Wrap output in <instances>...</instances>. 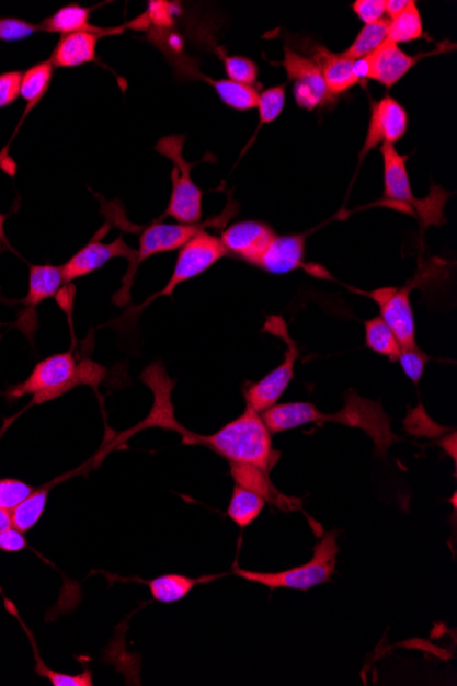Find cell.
I'll return each instance as SVG.
<instances>
[{"label": "cell", "instance_id": "6da1fadb", "mask_svg": "<svg viewBox=\"0 0 457 686\" xmlns=\"http://www.w3.org/2000/svg\"><path fill=\"white\" fill-rule=\"evenodd\" d=\"M261 414L264 425L272 435L318 422L359 427L373 438L376 453L382 457L387 455L390 446L400 441L390 427L389 416L385 413L381 402L362 398L354 389L346 392L344 408L335 414H322L316 405L306 402L275 404Z\"/></svg>", "mask_w": 457, "mask_h": 686}, {"label": "cell", "instance_id": "7a4b0ae2", "mask_svg": "<svg viewBox=\"0 0 457 686\" xmlns=\"http://www.w3.org/2000/svg\"><path fill=\"white\" fill-rule=\"evenodd\" d=\"M174 431L184 436L185 444H201L212 448L229 460L230 465H251L270 473L279 458L262 414L248 404L244 413L212 436H196L180 425Z\"/></svg>", "mask_w": 457, "mask_h": 686}, {"label": "cell", "instance_id": "3957f363", "mask_svg": "<svg viewBox=\"0 0 457 686\" xmlns=\"http://www.w3.org/2000/svg\"><path fill=\"white\" fill-rule=\"evenodd\" d=\"M384 158V197L385 205H390L405 213H414L420 219L422 228L432 225H442L444 219V205L448 199V192L433 190L432 195L425 199H418L412 194L409 170H407V157L401 156L395 146H381Z\"/></svg>", "mask_w": 457, "mask_h": 686}, {"label": "cell", "instance_id": "277c9868", "mask_svg": "<svg viewBox=\"0 0 457 686\" xmlns=\"http://www.w3.org/2000/svg\"><path fill=\"white\" fill-rule=\"evenodd\" d=\"M339 536V530L328 531L313 547L311 561L302 567L275 573L251 572L236 567L233 573L251 583L266 586L270 591L281 588L310 591L332 580L340 552Z\"/></svg>", "mask_w": 457, "mask_h": 686}, {"label": "cell", "instance_id": "5b68a950", "mask_svg": "<svg viewBox=\"0 0 457 686\" xmlns=\"http://www.w3.org/2000/svg\"><path fill=\"white\" fill-rule=\"evenodd\" d=\"M185 136H169L158 141L156 150L168 157L174 163L172 170V196L167 210V216L172 217L179 224H201L202 191L191 178L195 163L186 162L183 157Z\"/></svg>", "mask_w": 457, "mask_h": 686}, {"label": "cell", "instance_id": "8992f818", "mask_svg": "<svg viewBox=\"0 0 457 686\" xmlns=\"http://www.w3.org/2000/svg\"><path fill=\"white\" fill-rule=\"evenodd\" d=\"M264 329L274 336L283 339L286 343V351L283 364L275 367L261 381L250 384L244 389L247 404L258 413H263V411L278 403L286 388L294 380L296 361L299 359V348H297L295 340L290 338L283 318L278 316L269 317Z\"/></svg>", "mask_w": 457, "mask_h": 686}, {"label": "cell", "instance_id": "52a82bcc", "mask_svg": "<svg viewBox=\"0 0 457 686\" xmlns=\"http://www.w3.org/2000/svg\"><path fill=\"white\" fill-rule=\"evenodd\" d=\"M77 371V362L71 353L49 356L37 364L24 382L11 388L10 399L33 395V403L42 404L62 397L68 391Z\"/></svg>", "mask_w": 457, "mask_h": 686}, {"label": "cell", "instance_id": "ba28073f", "mask_svg": "<svg viewBox=\"0 0 457 686\" xmlns=\"http://www.w3.org/2000/svg\"><path fill=\"white\" fill-rule=\"evenodd\" d=\"M227 254L221 239L202 230L188 243L181 247L172 277L161 295L172 296L180 284L201 276Z\"/></svg>", "mask_w": 457, "mask_h": 686}, {"label": "cell", "instance_id": "9c48e42d", "mask_svg": "<svg viewBox=\"0 0 457 686\" xmlns=\"http://www.w3.org/2000/svg\"><path fill=\"white\" fill-rule=\"evenodd\" d=\"M284 53V68L288 80L294 82V96L299 107L316 110L333 101L334 98L330 95L316 60L305 57L288 46L285 47Z\"/></svg>", "mask_w": 457, "mask_h": 686}, {"label": "cell", "instance_id": "30bf717a", "mask_svg": "<svg viewBox=\"0 0 457 686\" xmlns=\"http://www.w3.org/2000/svg\"><path fill=\"white\" fill-rule=\"evenodd\" d=\"M379 307L381 318L393 332L401 350L416 347L415 317L409 288H379L368 294Z\"/></svg>", "mask_w": 457, "mask_h": 686}, {"label": "cell", "instance_id": "8fae6325", "mask_svg": "<svg viewBox=\"0 0 457 686\" xmlns=\"http://www.w3.org/2000/svg\"><path fill=\"white\" fill-rule=\"evenodd\" d=\"M409 129V114L405 108L387 95L372 103L370 124H368L365 145L362 147L361 161L378 146H395Z\"/></svg>", "mask_w": 457, "mask_h": 686}, {"label": "cell", "instance_id": "7c38bea8", "mask_svg": "<svg viewBox=\"0 0 457 686\" xmlns=\"http://www.w3.org/2000/svg\"><path fill=\"white\" fill-rule=\"evenodd\" d=\"M208 225L214 224H153L151 227L146 228L145 232L141 233L140 247L139 250H137L134 263L130 265L128 278L130 274L135 273L141 262H145L150 256L162 254V252L181 249V247L188 243L192 238H195L197 233L205 230Z\"/></svg>", "mask_w": 457, "mask_h": 686}, {"label": "cell", "instance_id": "4fadbf2b", "mask_svg": "<svg viewBox=\"0 0 457 686\" xmlns=\"http://www.w3.org/2000/svg\"><path fill=\"white\" fill-rule=\"evenodd\" d=\"M275 238V232L266 224L256 221H242L230 225L224 230L221 241L227 252L242 258L256 266L259 258L267 249L270 241Z\"/></svg>", "mask_w": 457, "mask_h": 686}, {"label": "cell", "instance_id": "5bb4252c", "mask_svg": "<svg viewBox=\"0 0 457 686\" xmlns=\"http://www.w3.org/2000/svg\"><path fill=\"white\" fill-rule=\"evenodd\" d=\"M137 251L132 250L128 244L125 243L123 238H118L113 243H91L84 247V249L77 252L73 258H70L66 265L62 266L64 283L73 282V279L81 278L91 274L98 268L106 265L107 262L114 260L117 256L128 258L134 263Z\"/></svg>", "mask_w": 457, "mask_h": 686}, {"label": "cell", "instance_id": "9a60e30c", "mask_svg": "<svg viewBox=\"0 0 457 686\" xmlns=\"http://www.w3.org/2000/svg\"><path fill=\"white\" fill-rule=\"evenodd\" d=\"M365 59L368 68L367 80L377 81L387 88L398 84L416 62L415 57H411L390 41L385 42Z\"/></svg>", "mask_w": 457, "mask_h": 686}, {"label": "cell", "instance_id": "2e32d148", "mask_svg": "<svg viewBox=\"0 0 457 686\" xmlns=\"http://www.w3.org/2000/svg\"><path fill=\"white\" fill-rule=\"evenodd\" d=\"M306 255V236H277L270 241L256 263L258 267L273 274H286L302 266Z\"/></svg>", "mask_w": 457, "mask_h": 686}, {"label": "cell", "instance_id": "e0dca14e", "mask_svg": "<svg viewBox=\"0 0 457 686\" xmlns=\"http://www.w3.org/2000/svg\"><path fill=\"white\" fill-rule=\"evenodd\" d=\"M230 473L233 476L237 485L255 492L256 495L274 504L275 507L283 510V512H294V510L301 508L299 499L283 495L270 481L269 473L255 468V466L233 464L230 465Z\"/></svg>", "mask_w": 457, "mask_h": 686}, {"label": "cell", "instance_id": "ac0fdd59", "mask_svg": "<svg viewBox=\"0 0 457 686\" xmlns=\"http://www.w3.org/2000/svg\"><path fill=\"white\" fill-rule=\"evenodd\" d=\"M311 59L316 60L327 82L328 91L333 98L341 95L352 87L359 84L354 70L355 60L346 58L343 53L329 52L323 46L312 48Z\"/></svg>", "mask_w": 457, "mask_h": 686}, {"label": "cell", "instance_id": "d6986e66", "mask_svg": "<svg viewBox=\"0 0 457 686\" xmlns=\"http://www.w3.org/2000/svg\"><path fill=\"white\" fill-rule=\"evenodd\" d=\"M99 38L101 35L98 31H81L64 35L49 60L54 68H76V66L93 62L96 59Z\"/></svg>", "mask_w": 457, "mask_h": 686}, {"label": "cell", "instance_id": "ffe728a7", "mask_svg": "<svg viewBox=\"0 0 457 686\" xmlns=\"http://www.w3.org/2000/svg\"><path fill=\"white\" fill-rule=\"evenodd\" d=\"M217 578L191 579L181 574H164L151 581H145L153 599L161 603H175L185 599L196 585L210 583Z\"/></svg>", "mask_w": 457, "mask_h": 686}, {"label": "cell", "instance_id": "44dd1931", "mask_svg": "<svg viewBox=\"0 0 457 686\" xmlns=\"http://www.w3.org/2000/svg\"><path fill=\"white\" fill-rule=\"evenodd\" d=\"M64 284L62 267L36 265L31 267L30 288L24 305L36 307L43 300L53 298Z\"/></svg>", "mask_w": 457, "mask_h": 686}, {"label": "cell", "instance_id": "7402d4cb", "mask_svg": "<svg viewBox=\"0 0 457 686\" xmlns=\"http://www.w3.org/2000/svg\"><path fill=\"white\" fill-rule=\"evenodd\" d=\"M264 507H266V501L263 498L256 495L255 492L245 490V488L236 485L230 498L228 517L239 528L245 529L255 523Z\"/></svg>", "mask_w": 457, "mask_h": 686}, {"label": "cell", "instance_id": "603a6c76", "mask_svg": "<svg viewBox=\"0 0 457 686\" xmlns=\"http://www.w3.org/2000/svg\"><path fill=\"white\" fill-rule=\"evenodd\" d=\"M388 21V41L398 44V46L401 43L420 41L425 36L421 11L412 0L403 13Z\"/></svg>", "mask_w": 457, "mask_h": 686}, {"label": "cell", "instance_id": "cb8c5ba5", "mask_svg": "<svg viewBox=\"0 0 457 686\" xmlns=\"http://www.w3.org/2000/svg\"><path fill=\"white\" fill-rule=\"evenodd\" d=\"M205 80L210 82L219 99H221L227 106L240 110V112H247V110L258 107V88L240 84V82L230 80H213L207 79V77H205Z\"/></svg>", "mask_w": 457, "mask_h": 686}, {"label": "cell", "instance_id": "d4e9b609", "mask_svg": "<svg viewBox=\"0 0 457 686\" xmlns=\"http://www.w3.org/2000/svg\"><path fill=\"white\" fill-rule=\"evenodd\" d=\"M41 30L62 33V36L81 31H96L90 25V10L77 4L58 10L43 22Z\"/></svg>", "mask_w": 457, "mask_h": 686}, {"label": "cell", "instance_id": "484cf974", "mask_svg": "<svg viewBox=\"0 0 457 686\" xmlns=\"http://www.w3.org/2000/svg\"><path fill=\"white\" fill-rule=\"evenodd\" d=\"M388 25L389 21L385 19L363 26L354 43L343 53L345 57L352 60L370 57L374 52H377L388 41Z\"/></svg>", "mask_w": 457, "mask_h": 686}, {"label": "cell", "instance_id": "4316f807", "mask_svg": "<svg viewBox=\"0 0 457 686\" xmlns=\"http://www.w3.org/2000/svg\"><path fill=\"white\" fill-rule=\"evenodd\" d=\"M366 345L374 353L387 356L390 361H398L401 347L390 328L381 317H374L365 323Z\"/></svg>", "mask_w": 457, "mask_h": 686}, {"label": "cell", "instance_id": "83f0119b", "mask_svg": "<svg viewBox=\"0 0 457 686\" xmlns=\"http://www.w3.org/2000/svg\"><path fill=\"white\" fill-rule=\"evenodd\" d=\"M54 65L52 60L37 64L22 73L20 95L30 103V107L41 101L53 80Z\"/></svg>", "mask_w": 457, "mask_h": 686}, {"label": "cell", "instance_id": "f1b7e54d", "mask_svg": "<svg viewBox=\"0 0 457 686\" xmlns=\"http://www.w3.org/2000/svg\"><path fill=\"white\" fill-rule=\"evenodd\" d=\"M47 499L48 490L42 488V490L33 491L31 496H27L19 507L11 512L14 528L22 531V534L31 530L41 521L47 506Z\"/></svg>", "mask_w": 457, "mask_h": 686}, {"label": "cell", "instance_id": "f546056e", "mask_svg": "<svg viewBox=\"0 0 457 686\" xmlns=\"http://www.w3.org/2000/svg\"><path fill=\"white\" fill-rule=\"evenodd\" d=\"M285 85H275L259 92L258 110L259 123L266 125L274 123L285 107Z\"/></svg>", "mask_w": 457, "mask_h": 686}, {"label": "cell", "instance_id": "4dcf8cb0", "mask_svg": "<svg viewBox=\"0 0 457 686\" xmlns=\"http://www.w3.org/2000/svg\"><path fill=\"white\" fill-rule=\"evenodd\" d=\"M225 71L228 80L240 82V84L253 85L258 80L259 68L253 60L239 55H231L224 59Z\"/></svg>", "mask_w": 457, "mask_h": 686}, {"label": "cell", "instance_id": "1f68e13d", "mask_svg": "<svg viewBox=\"0 0 457 686\" xmlns=\"http://www.w3.org/2000/svg\"><path fill=\"white\" fill-rule=\"evenodd\" d=\"M33 488L26 482L14 479L0 480V508L13 512L27 496L33 493Z\"/></svg>", "mask_w": 457, "mask_h": 686}, {"label": "cell", "instance_id": "d6a6232c", "mask_svg": "<svg viewBox=\"0 0 457 686\" xmlns=\"http://www.w3.org/2000/svg\"><path fill=\"white\" fill-rule=\"evenodd\" d=\"M33 649H35L36 656V673L38 676L46 677L54 686H92V673L90 671L82 672L79 676H69V674H62L52 671L42 662L38 658L35 641L32 640Z\"/></svg>", "mask_w": 457, "mask_h": 686}, {"label": "cell", "instance_id": "836d02e7", "mask_svg": "<svg viewBox=\"0 0 457 686\" xmlns=\"http://www.w3.org/2000/svg\"><path fill=\"white\" fill-rule=\"evenodd\" d=\"M398 361L405 376L418 386L422 380L423 371H425V366L429 361L427 354L423 353V351L418 347L401 350Z\"/></svg>", "mask_w": 457, "mask_h": 686}, {"label": "cell", "instance_id": "e575fe53", "mask_svg": "<svg viewBox=\"0 0 457 686\" xmlns=\"http://www.w3.org/2000/svg\"><path fill=\"white\" fill-rule=\"evenodd\" d=\"M41 30V26L30 24V22L15 19H0V41L19 42L24 41Z\"/></svg>", "mask_w": 457, "mask_h": 686}, {"label": "cell", "instance_id": "d590c367", "mask_svg": "<svg viewBox=\"0 0 457 686\" xmlns=\"http://www.w3.org/2000/svg\"><path fill=\"white\" fill-rule=\"evenodd\" d=\"M22 73L21 71H9L0 75V108L14 103L20 96Z\"/></svg>", "mask_w": 457, "mask_h": 686}, {"label": "cell", "instance_id": "8d00e7d4", "mask_svg": "<svg viewBox=\"0 0 457 686\" xmlns=\"http://www.w3.org/2000/svg\"><path fill=\"white\" fill-rule=\"evenodd\" d=\"M357 19L365 22V25L385 20V0H357L352 5Z\"/></svg>", "mask_w": 457, "mask_h": 686}, {"label": "cell", "instance_id": "74e56055", "mask_svg": "<svg viewBox=\"0 0 457 686\" xmlns=\"http://www.w3.org/2000/svg\"><path fill=\"white\" fill-rule=\"evenodd\" d=\"M25 534H22L19 529H15L14 526L5 529L0 534V550L3 552H20L25 550L27 542L25 539Z\"/></svg>", "mask_w": 457, "mask_h": 686}, {"label": "cell", "instance_id": "f35d334b", "mask_svg": "<svg viewBox=\"0 0 457 686\" xmlns=\"http://www.w3.org/2000/svg\"><path fill=\"white\" fill-rule=\"evenodd\" d=\"M411 0H385V13L389 16L388 20L395 19L396 15L403 13Z\"/></svg>", "mask_w": 457, "mask_h": 686}, {"label": "cell", "instance_id": "ab89813d", "mask_svg": "<svg viewBox=\"0 0 457 686\" xmlns=\"http://www.w3.org/2000/svg\"><path fill=\"white\" fill-rule=\"evenodd\" d=\"M13 526V519H11V513L8 510L0 508V534L3 530L11 528Z\"/></svg>", "mask_w": 457, "mask_h": 686}]
</instances>
